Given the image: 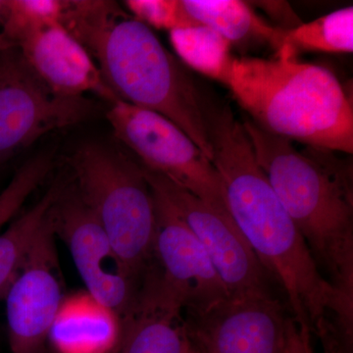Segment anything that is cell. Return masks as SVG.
Returning <instances> with one entry per match:
<instances>
[{"mask_svg": "<svg viewBox=\"0 0 353 353\" xmlns=\"http://www.w3.org/2000/svg\"><path fill=\"white\" fill-rule=\"evenodd\" d=\"M6 0H0V52L2 51L12 50L13 46H11L2 34V19H3L4 10H6Z\"/></svg>", "mask_w": 353, "mask_h": 353, "instance_id": "cell-26", "label": "cell"}, {"mask_svg": "<svg viewBox=\"0 0 353 353\" xmlns=\"http://www.w3.org/2000/svg\"><path fill=\"white\" fill-rule=\"evenodd\" d=\"M122 319L88 292L64 297L48 341L57 353H114Z\"/></svg>", "mask_w": 353, "mask_h": 353, "instance_id": "cell-15", "label": "cell"}, {"mask_svg": "<svg viewBox=\"0 0 353 353\" xmlns=\"http://www.w3.org/2000/svg\"><path fill=\"white\" fill-rule=\"evenodd\" d=\"M109 104L106 118L116 138L136 155L139 163L202 201L228 210L217 169L180 128L160 114L120 99Z\"/></svg>", "mask_w": 353, "mask_h": 353, "instance_id": "cell-6", "label": "cell"}, {"mask_svg": "<svg viewBox=\"0 0 353 353\" xmlns=\"http://www.w3.org/2000/svg\"><path fill=\"white\" fill-rule=\"evenodd\" d=\"M63 185H53L34 206L0 233V299L6 296L32 243L50 218Z\"/></svg>", "mask_w": 353, "mask_h": 353, "instance_id": "cell-18", "label": "cell"}, {"mask_svg": "<svg viewBox=\"0 0 353 353\" xmlns=\"http://www.w3.org/2000/svg\"><path fill=\"white\" fill-rule=\"evenodd\" d=\"M143 168L150 188L166 199L203 246L230 296L273 294L270 276L227 209L202 201L164 176Z\"/></svg>", "mask_w": 353, "mask_h": 353, "instance_id": "cell-7", "label": "cell"}, {"mask_svg": "<svg viewBox=\"0 0 353 353\" xmlns=\"http://www.w3.org/2000/svg\"><path fill=\"white\" fill-rule=\"evenodd\" d=\"M55 236L68 246L85 292L99 303L126 314L138 297L141 280L134 277L94 213L74 185L65 183L52 208Z\"/></svg>", "mask_w": 353, "mask_h": 353, "instance_id": "cell-9", "label": "cell"}, {"mask_svg": "<svg viewBox=\"0 0 353 353\" xmlns=\"http://www.w3.org/2000/svg\"><path fill=\"white\" fill-rule=\"evenodd\" d=\"M255 159L305 241L329 274L343 316H353L352 169L328 150L299 152L290 139L243 122Z\"/></svg>", "mask_w": 353, "mask_h": 353, "instance_id": "cell-3", "label": "cell"}, {"mask_svg": "<svg viewBox=\"0 0 353 353\" xmlns=\"http://www.w3.org/2000/svg\"><path fill=\"white\" fill-rule=\"evenodd\" d=\"M255 3L257 6L261 7L265 12L269 14L272 18L284 24L285 30L294 29V28L301 24L296 13L292 10L289 4L285 3V2L261 1L255 2Z\"/></svg>", "mask_w": 353, "mask_h": 353, "instance_id": "cell-25", "label": "cell"}, {"mask_svg": "<svg viewBox=\"0 0 353 353\" xmlns=\"http://www.w3.org/2000/svg\"><path fill=\"white\" fill-rule=\"evenodd\" d=\"M311 332L305 327L299 326L292 316L285 329V347L283 353H313L311 345Z\"/></svg>", "mask_w": 353, "mask_h": 353, "instance_id": "cell-24", "label": "cell"}, {"mask_svg": "<svg viewBox=\"0 0 353 353\" xmlns=\"http://www.w3.org/2000/svg\"><path fill=\"white\" fill-rule=\"evenodd\" d=\"M152 192L157 219L154 259L160 265V283L188 313L208 310L228 299L229 292L194 234L164 197Z\"/></svg>", "mask_w": 353, "mask_h": 353, "instance_id": "cell-12", "label": "cell"}, {"mask_svg": "<svg viewBox=\"0 0 353 353\" xmlns=\"http://www.w3.org/2000/svg\"><path fill=\"white\" fill-rule=\"evenodd\" d=\"M14 50L0 52V166L46 134L88 119L94 109L85 97L51 92Z\"/></svg>", "mask_w": 353, "mask_h": 353, "instance_id": "cell-8", "label": "cell"}, {"mask_svg": "<svg viewBox=\"0 0 353 353\" xmlns=\"http://www.w3.org/2000/svg\"><path fill=\"white\" fill-rule=\"evenodd\" d=\"M125 6L134 19L158 30L183 29L197 26L181 4V0H128Z\"/></svg>", "mask_w": 353, "mask_h": 353, "instance_id": "cell-22", "label": "cell"}, {"mask_svg": "<svg viewBox=\"0 0 353 353\" xmlns=\"http://www.w3.org/2000/svg\"><path fill=\"white\" fill-rule=\"evenodd\" d=\"M314 334L321 341L323 353H353V334L343 331L333 318L323 319Z\"/></svg>", "mask_w": 353, "mask_h": 353, "instance_id": "cell-23", "label": "cell"}, {"mask_svg": "<svg viewBox=\"0 0 353 353\" xmlns=\"http://www.w3.org/2000/svg\"><path fill=\"white\" fill-rule=\"evenodd\" d=\"M52 168L50 154L37 155L18 169L8 185L0 192V229L19 212Z\"/></svg>", "mask_w": 353, "mask_h": 353, "instance_id": "cell-21", "label": "cell"}, {"mask_svg": "<svg viewBox=\"0 0 353 353\" xmlns=\"http://www.w3.org/2000/svg\"><path fill=\"white\" fill-rule=\"evenodd\" d=\"M69 162L79 196L129 271L141 280L152 267L157 227L154 196L143 166L99 143L81 146Z\"/></svg>", "mask_w": 353, "mask_h": 353, "instance_id": "cell-5", "label": "cell"}, {"mask_svg": "<svg viewBox=\"0 0 353 353\" xmlns=\"http://www.w3.org/2000/svg\"><path fill=\"white\" fill-rule=\"evenodd\" d=\"M290 317L272 294L229 296L208 310L189 313L185 322L201 353H283Z\"/></svg>", "mask_w": 353, "mask_h": 353, "instance_id": "cell-11", "label": "cell"}, {"mask_svg": "<svg viewBox=\"0 0 353 353\" xmlns=\"http://www.w3.org/2000/svg\"><path fill=\"white\" fill-rule=\"evenodd\" d=\"M55 238L51 210L4 296L12 353H46L64 299Z\"/></svg>", "mask_w": 353, "mask_h": 353, "instance_id": "cell-10", "label": "cell"}, {"mask_svg": "<svg viewBox=\"0 0 353 353\" xmlns=\"http://www.w3.org/2000/svg\"><path fill=\"white\" fill-rule=\"evenodd\" d=\"M196 25L205 26L233 43L263 41L277 50L285 30L272 27L239 0H181Z\"/></svg>", "mask_w": 353, "mask_h": 353, "instance_id": "cell-16", "label": "cell"}, {"mask_svg": "<svg viewBox=\"0 0 353 353\" xmlns=\"http://www.w3.org/2000/svg\"><path fill=\"white\" fill-rule=\"evenodd\" d=\"M170 41L179 57L202 75L219 81L224 74L231 43L214 30L197 25L170 32Z\"/></svg>", "mask_w": 353, "mask_h": 353, "instance_id": "cell-19", "label": "cell"}, {"mask_svg": "<svg viewBox=\"0 0 353 353\" xmlns=\"http://www.w3.org/2000/svg\"><path fill=\"white\" fill-rule=\"evenodd\" d=\"M189 353H201V352H197V350H196V348H194V347H192V350H190V352Z\"/></svg>", "mask_w": 353, "mask_h": 353, "instance_id": "cell-28", "label": "cell"}, {"mask_svg": "<svg viewBox=\"0 0 353 353\" xmlns=\"http://www.w3.org/2000/svg\"><path fill=\"white\" fill-rule=\"evenodd\" d=\"M183 309L154 275L145 276L136 301L121 317L122 332L114 353H189L192 345Z\"/></svg>", "mask_w": 353, "mask_h": 353, "instance_id": "cell-14", "label": "cell"}, {"mask_svg": "<svg viewBox=\"0 0 353 353\" xmlns=\"http://www.w3.org/2000/svg\"><path fill=\"white\" fill-rule=\"evenodd\" d=\"M66 1L60 0H6L2 34L14 48L34 32L62 23Z\"/></svg>", "mask_w": 353, "mask_h": 353, "instance_id": "cell-20", "label": "cell"}, {"mask_svg": "<svg viewBox=\"0 0 353 353\" xmlns=\"http://www.w3.org/2000/svg\"><path fill=\"white\" fill-rule=\"evenodd\" d=\"M62 24L94 58L116 99L170 120L212 162L196 90L150 27L116 2L99 0L67 1Z\"/></svg>", "mask_w": 353, "mask_h": 353, "instance_id": "cell-2", "label": "cell"}, {"mask_svg": "<svg viewBox=\"0 0 353 353\" xmlns=\"http://www.w3.org/2000/svg\"><path fill=\"white\" fill-rule=\"evenodd\" d=\"M353 7L339 9L311 22L285 30L276 58L297 60L307 52L352 53Z\"/></svg>", "mask_w": 353, "mask_h": 353, "instance_id": "cell-17", "label": "cell"}, {"mask_svg": "<svg viewBox=\"0 0 353 353\" xmlns=\"http://www.w3.org/2000/svg\"><path fill=\"white\" fill-rule=\"evenodd\" d=\"M16 48L32 73L54 94L74 97L92 92L108 103L116 99L94 58L62 23L34 32Z\"/></svg>", "mask_w": 353, "mask_h": 353, "instance_id": "cell-13", "label": "cell"}, {"mask_svg": "<svg viewBox=\"0 0 353 353\" xmlns=\"http://www.w3.org/2000/svg\"><path fill=\"white\" fill-rule=\"evenodd\" d=\"M208 119L212 163L224 185L228 210L271 279L284 290L290 316L314 333L340 313L338 294L323 277L305 241L253 153L243 123L229 108Z\"/></svg>", "mask_w": 353, "mask_h": 353, "instance_id": "cell-1", "label": "cell"}, {"mask_svg": "<svg viewBox=\"0 0 353 353\" xmlns=\"http://www.w3.org/2000/svg\"><path fill=\"white\" fill-rule=\"evenodd\" d=\"M220 82L266 131L317 150L353 152L352 99L330 70L299 60L231 57Z\"/></svg>", "mask_w": 353, "mask_h": 353, "instance_id": "cell-4", "label": "cell"}, {"mask_svg": "<svg viewBox=\"0 0 353 353\" xmlns=\"http://www.w3.org/2000/svg\"><path fill=\"white\" fill-rule=\"evenodd\" d=\"M3 76H4L3 63H2L1 57H0V83H1L2 80H3Z\"/></svg>", "mask_w": 353, "mask_h": 353, "instance_id": "cell-27", "label": "cell"}]
</instances>
